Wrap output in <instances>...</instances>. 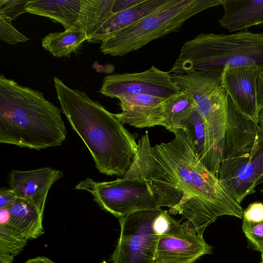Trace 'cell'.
<instances>
[{
	"label": "cell",
	"instance_id": "cell-1",
	"mask_svg": "<svg viewBox=\"0 0 263 263\" xmlns=\"http://www.w3.org/2000/svg\"><path fill=\"white\" fill-rule=\"evenodd\" d=\"M173 133L171 141L156 144L153 150L160 163L157 183L174 204L176 214L186 220L183 229L203 236L218 217L242 219L240 204L201 162L186 131L179 128Z\"/></svg>",
	"mask_w": 263,
	"mask_h": 263
},
{
	"label": "cell",
	"instance_id": "cell-2",
	"mask_svg": "<svg viewBox=\"0 0 263 263\" xmlns=\"http://www.w3.org/2000/svg\"><path fill=\"white\" fill-rule=\"evenodd\" d=\"M62 110L89 151L100 173L123 177L137 153L134 135L102 105L83 91L72 89L54 77Z\"/></svg>",
	"mask_w": 263,
	"mask_h": 263
},
{
	"label": "cell",
	"instance_id": "cell-3",
	"mask_svg": "<svg viewBox=\"0 0 263 263\" xmlns=\"http://www.w3.org/2000/svg\"><path fill=\"white\" fill-rule=\"evenodd\" d=\"M66 128L61 110L42 92L0 75V143L40 150L60 146Z\"/></svg>",
	"mask_w": 263,
	"mask_h": 263
},
{
	"label": "cell",
	"instance_id": "cell-4",
	"mask_svg": "<svg viewBox=\"0 0 263 263\" xmlns=\"http://www.w3.org/2000/svg\"><path fill=\"white\" fill-rule=\"evenodd\" d=\"M218 178L239 204L263 183V126L237 112L228 96V122Z\"/></svg>",
	"mask_w": 263,
	"mask_h": 263
},
{
	"label": "cell",
	"instance_id": "cell-5",
	"mask_svg": "<svg viewBox=\"0 0 263 263\" xmlns=\"http://www.w3.org/2000/svg\"><path fill=\"white\" fill-rule=\"evenodd\" d=\"M256 65L263 69V33H201L182 45L171 74L222 73L226 66Z\"/></svg>",
	"mask_w": 263,
	"mask_h": 263
},
{
	"label": "cell",
	"instance_id": "cell-6",
	"mask_svg": "<svg viewBox=\"0 0 263 263\" xmlns=\"http://www.w3.org/2000/svg\"><path fill=\"white\" fill-rule=\"evenodd\" d=\"M181 90L194 100L205 126V141L201 162L218 177L228 122V95L219 75L198 71L183 76Z\"/></svg>",
	"mask_w": 263,
	"mask_h": 263
},
{
	"label": "cell",
	"instance_id": "cell-7",
	"mask_svg": "<svg viewBox=\"0 0 263 263\" xmlns=\"http://www.w3.org/2000/svg\"><path fill=\"white\" fill-rule=\"evenodd\" d=\"M223 0H168L164 5L101 42L105 54L123 56L139 50L151 42L179 31L190 18Z\"/></svg>",
	"mask_w": 263,
	"mask_h": 263
},
{
	"label": "cell",
	"instance_id": "cell-8",
	"mask_svg": "<svg viewBox=\"0 0 263 263\" xmlns=\"http://www.w3.org/2000/svg\"><path fill=\"white\" fill-rule=\"evenodd\" d=\"M75 189L89 192L101 208L118 219L136 212L160 208L151 183L129 171L122 178L111 181L87 178Z\"/></svg>",
	"mask_w": 263,
	"mask_h": 263
},
{
	"label": "cell",
	"instance_id": "cell-9",
	"mask_svg": "<svg viewBox=\"0 0 263 263\" xmlns=\"http://www.w3.org/2000/svg\"><path fill=\"white\" fill-rule=\"evenodd\" d=\"M115 0H29L27 12L47 17L67 29L84 30L88 37L112 13Z\"/></svg>",
	"mask_w": 263,
	"mask_h": 263
},
{
	"label": "cell",
	"instance_id": "cell-10",
	"mask_svg": "<svg viewBox=\"0 0 263 263\" xmlns=\"http://www.w3.org/2000/svg\"><path fill=\"white\" fill-rule=\"evenodd\" d=\"M161 210L138 211L118 219L120 234L111 255L113 263H155L160 236L153 222Z\"/></svg>",
	"mask_w": 263,
	"mask_h": 263
},
{
	"label": "cell",
	"instance_id": "cell-11",
	"mask_svg": "<svg viewBox=\"0 0 263 263\" xmlns=\"http://www.w3.org/2000/svg\"><path fill=\"white\" fill-rule=\"evenodd\" d=\"M181 90L169 72L153 66L142 72L115 73L104 77L100 92L110 98L145 94L166 99Z\"/></svg>",
	"mask_w": 263,
	"mask_h": 263
},
{
	"label": "cell",
	"instance_id": "cell-12",
	"mask_svg": "<svg viewBox=\"0 0 263 263\" xmlns=\"http://www.w3.org/2000/svg\"><path fill=\"white\" fill-rule=\"evenodd\" d=\"M260 70L256 65L226 66L221 75V85L235 110L255 123H259L256 86Z\"/></svg>",
	"mask_w": 263,
	"mask_h": 263
},
{
	"label": "cell",
	"instance_id": "cell-13",
	"mask_svg": "<svg viewBox=\"0 0 263 263\" xmlns=\"http://www.w3.org/2000/svg\"><path fill=\"white\" fill-rule=\"evenodd\" d=\"M212 248L203 236L187 233L176 220L170 230L160 236L155 263H196L201 256L212 253Z\"/></svg>",
	"mask_w": 263,
	"mask_h": 263
},
{
	"label": "cell",
	"instance_id": "cell-14",
	"mask_svg": "<svg viewBox=\"0 0 263 263\" xmlns=\"http://www.w3.org/2000/svg\"><path fill=\"white\" fill-rule=\"evenodd\" d=\"M63 176L61 171L49 167L30 171L12 170L9 174V183L18 199L29 201L43 214L49 189Z\"/></svg>",
	"mask_w": 263,
	"mask_h": 263
},
{
	"label": "cell",
	"instance_id": "cell-15",
	"mask_svg": "<svg viewBox=\"0 0 263 263\" xmlns=\"http://www.w3.org/2000/svg\"><path fill=\"white\" fill-rule=\"evenodd\" d=\"M121 112L115 114L123 125L142 128L161 126L165 99L145 94H128L117 98Z\"/></svg>",
	"mask_w": 263,
	"mask_h": 263
},
{
	"label": "cell",
	"instance_id": "cell-16",
	"mask_svg": "<svg viewBox=\"0 0 263 263\" xmlns=\"http://www.w3.org/2000/svg\"><path fill=\"white\" fill-rule=\"evenodd\" d=\"M168 0H142L125 10L112 13L103 20L88 37L87 42L101 43L114 33L137 22L164 5Z\"/></svg>",
	"mask_w": 263,
	"mask_h": 263
},
{
	"label": "cell",
	"instance_id": "cell-17",
	"mask_svg": "<svg viewBox=\"0 0 263 263\" xmlns=\"http://www.w3.org/2000/svg\"><path fill=\"white\" fill-rule=\"evenodd\" d=\"M220 25L232 32L263 24V0H223Z\"/></svg>",
	"mask_w": 263,
	"mask_h": 263
},
{
	"label": "cell",
	"instance_id": "cell-18",
	"mask_svg": "<svg viewBox=\"0 0 263 263\" xmlns=\"http://www.w3.org/2000/svg\"><path fill=\"white\" fill-rule=\"evenodd\" d=\"M11 218L8 226L20 233L26 239L37 238L44 233L43 214L29 201L17 199L8 207Z\"/></svg>",
	"mask_w": 263,
	"mask_h": 263
},
{
	"label": "cell",
	"instance_id": "cell-19",
	"mask_svg": "<svg viewBox=\"0 0 263 263\" xmlns=\"http://www.w3.org/2000/svg\"><path fill=\"white\" fill-rule=\"evenodd\" d=\"M196 107L193 99L184 91L165 99L161 126L172 133L177 129H183L186 120Z\"/></svg>",
	"mask_w": 263,
	"mask_h": 263
},
{
	"label": "cell",
	"instance_id": "cell-20",
	"mask_svg": "<svg viewBox=\"0 0 263 263\" xmlns=\"http://www.w3.org/2000/svg\"><path fill=\"white\" fill-rule=\"evenodd\" d=\"M87 40L84 30L67 29L49 33L42 39V46L55 57H69Z\"/></svg>",
	"mask_w": 263,
	"mask_h": 263
},
{
	"label": "cell",
	"instance_id": "cell-21",
	"mask_svg": "<svg viewBox=\"0 0 263 263\" xmlns=\"http://www.w3.org/2000/svg\"><path fill=\"white\" fill-rule=\"evenodd\" d=\"M183 129L187 133L194 151L201 161L204 149L205 131L203 120L196 107L186 120Z\"/></svg>",
	"mask_w": 263,
	"mask_h": 263
},
{
	"label": "cell",
	"instance_id": "cell-22",
	"mask_svg": "<svg viewBox=\"0 0 263 263\" xmlns=\"http://www.w3.org/2000/svg\"><path fill=\"white\" fill-rule=\"evenodd\" d=\"M27 242V240L12 228L7 225L0 226V254L17 255Z\"/></svg>",
	"mask_w": 263,
	"mask_h": 263
},
{
	"label": "cell",
	"instance_id": "cell-23",
	"mask_svg": "<svg viewBox=\"0 0 263 263\" xmlns=\"http://www.w3.org/2000/svg\"><path fill=\"white\" fill-rule=\"evenodd\" d=\"M12 20L0 15V39L10 45L26 42L29 38L20 32L12 24Z\"/></svg>",
	"mask_w": 263,
	"mask_h": 263
},
{
	"label": "cell",
	"instance_id": "cell-24",
	"mask_svg": "<svg viewBox=\"0 0 263 263\" xmlns=\"http://www.w3.org/2000/svg\"><path fill=\"white\" fill-rule=\"evenodd\" d=\"M242 229L254 249L263 251V221L253 223L243 220Z\"/></svg>",
	"mask_w": 263,
	"mask_h": 263
},
{
	"label": "cell",
	"instance_id": "cell-25",
	"mask_svg": "<svg viewBox=\"0 0 263 263\" xmlns=\"http://www.w3.org/2000/svg\"><path fill=\"white\" fill-rule=\"evenodd\" d=\"M29 0H0V15L14 21L18 15L27 12L26 5Z\"/></svg>",
	"mask_w": 263,
	"mask_h": 263
},
{
	"label": "cell",
	"instance_id": "cell-26",
	"mask_svg": "<svg viewBox=\"0 0 263 263\" xmlns=\"http://www.w3.org/2000/svg\"><path fill=\"white\" fill-rule=\"evenodd\" d=\"M242 218L253 223L263 221V203L254 202L250 203L243 211Z\"/></svg>",
	"mask_w": 263,
	"mask_h": 263
},
{
	"label": "cell",
	"instance_id": "cell-27",
	"mask_svg": "<svg viewBox=\"0 0 263 263\" xmlns=\"http://www.w3.org/2000/svg\"><path fill=\"white\" fill-rule=\"evenodd\" d=\"M256 96L258 108V122L263 123V69L260 71L257 79Z\"/></svg>",
	"mask_w": 263,
	"mask_h": 263
},
{
	"label": "cell",
	"instance_id": "cell-28",
	"mask_svg": "<svg viewBox=\"0 0 263 263\" xmlns=\"http://www.w3.org/2000/svg\"><path fill=\"white\" fill-rule=\"evenodd\" d=\"M13 191L10 189H1L0 191V209L8 208L17 199Z\"/></svg>",
	"mask_w": 263,
	"mask_h": 263
},
{
	"label": "cell",
	"instance_id": "cell-29",
	"mask_svg": "<svg viewBox=\"0 0 263 263\" xmlns=\"http://www.w3.org/2000/svg\"><path fill=\"white\" fill-rule=\"evenodd\" d=\"M142 0H115L112 13L119 12L139 3Z\"/></svg>",
	"mask_w": 263,
	"mask_h": 263
},
{
	"label": "cell",
	"instance_id": "cell-30",
	"mask_svg": "<svg viewBox=\"0 0 263 263\" xmlns=\"http://www.w3.org/2000/svg\"><path fill=\"white\" fill-rule=\"evenodd\" d=\"M11 218L8 208L0 209V226L8 225Z\"/></svg>",
	"mask_w": 263,
	"mask_h": 263
},
{
	"label": "cell",
	"instance_id": "cell-31",
	"mask_svg": "<svg viewBox=\"0 0 263 263\" xmlns=\"http://www.w3.org/2000/svg\"><path fill=\"white\" fill-rule=\"evenodd\" d=\"M24 263H56L49 258L44 256H38L31 258Z\"/></svg>",
	"mask_w": 263,
	"mask_h": 263
},
{
	"label": "cell",
	"instance_id": "cell-32",
	"mask_svg": "<svg viewBox=\"0 0 263 263\" xmlns=\"http://www.w3.org/2000/svg\"><path fill=\"white\" fill-rule=\"evenodd\" d=\"M14 256L9 254H0V263H12Z\"/></svg>",
	"mask_w": 263,
	"mask_h": 263
},
{
	"label": "cell",
	"instance_id": "cell-33",
	"mask_svg": "<svg viewBox=\"0 0 263 263\" xmlns=\"http://www.w3.org/2000/svg\"><path fill=\"white\" fill-rule=\"evenodd\" d=\"M261 263H263V251H262L261 252Z\"/></svg>",
	"mask_w": 263,
	"mask_h": 263
},
{
	"label": "cell",
	"instance_id": "cell-34",
	"mask_svg": "<svg viewBox=\"0 0 263 263\" xmlns=\"http://www.w3.org/2000/svg\"><path fill=\"white\" fill-rule=\"evenodd\" d=\"M102 263H108V262H106L105 261H103Z\"/></svg>",
	"mask_w": 263,
	"mask_h": 263
},
{
	"label": "cell",
	"instance_id": "cell-35",
	"mask_svg": "<svg viewBox=\"0 0 263 263\" xmlns=\"http://www.w3.org/2000/svg\"><path fill=\"white\" fill-rule=\"evenodd\" d=\"M261 192L263 193V189L261 190Z\"/></svg>",
	"mask_w": 263,
	"mask_h": 263
},
{
	"label": "cell",
	"instance_id": "cell-36",
	"mask_svg": "<svg viewBox=\"0 0 263 263\" xmlns=\"http://www.w3.org/2000/svg\"><path fill=\"white\" fill-rule=\"evenodd\" d=\"M261 124V125L263 126V123H260Z\"/></svg>",
	"mask_w": 263,
	"mask_h": 263
}]
</instances>
